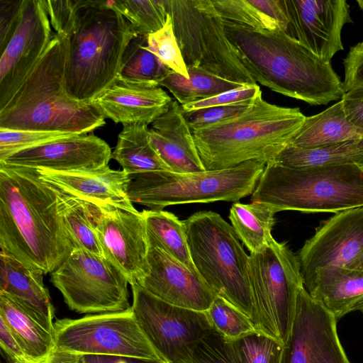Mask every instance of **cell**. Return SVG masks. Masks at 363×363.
I'll use <instances>...</instances> for the list:
<instances>
[{"label": "cell", "instance_id": "1", "mask_svg": "<svg viewBox=\"0 0 363 363\" xmlns=\"http://www.w3.org/2000/svg\"><path fill=\"white\" fill-rule=\"evenodd\" d=\"M0 248L43 274L73 250L57 192L35 169L0 164Z\"/></svg>", "mask_w": 363, "mask_h": 363}, {"label": "cell", "instance_id": "2", "mask_svg": "<svg viewBox=\"0 0 363 363\" xmlns=\"http://www.w3.org/2000/svg\"><path fill=\"white\" fill-rule=\"evenodd\" d=\"M236 55L256 83L311 105L342 99L343 82L325 62L283 30H252L224 21Z\"/></svg>", "mask_w": 363, "mask_h": 363}, {"label": "cell", "instance_id": "3", "mask_svg": "<svg viewBox=\"0 0 363 363\" xmlns=\"http://www.w3.org/2000/svg\"><path fill=\"white\" fill-rule=\"evenodd\" d=\"M67 38L56 33L36 65L6 105L0 128L83 135L105 124L90 103L69 96L65 84Z\"/></svg>", "mask_w": 363, "mask_h": 363}, {"label": "cell", "instance_id": "4", "mask_svg": "<svg viewBox=\"0 0 363 363\" xmlns=\"http://www.w3.org/2000/svg\"><path fill=\"white\" fill-rule=\"evenodd\" d=\"M305 118L298 108L270 104L261 94L242 113L191 132L205 169H223L251 160L272 162Z\"/></svg>", "mask_w": 363, "mask_h": 363}, {"label": "cell", "instance_id": "5", "mask_svg": "<svg viewBox=\"0 0 363 363\" xmlns=\"http://www.w3.org/2000/svg\"><path fill=\"white\" fill-rule=\"evenodd\" d=\"M137 35L118 11L104 0H84L67 38L65 89L90 102L119 75L123 56Z\"/></svg>", "mask_w": 363, "mask_h": 363}, {"label": "cell", "instance_id": "6", "mask_svg": "<svg viewBox=\"0 0 363 363\" xmlns=\"http://www.w3.org/2000/svg\"><path fill=\"white\" fill-rule=\"evenodd\" d=\"M252 202L275 213H337L363 206V167L357 164L291 168L267 163Z\"/></svg>", "mask_w": 363, "mask_h": 363}, {"label": "cell", "instance_id": "7", "mask_svg": "<svg viewBox=\"0 0 363 363\" xmlns=\"http://www.w3.org/2000/svg\"><path fill=\"white\" fill-rule=\"evenodd\" d=\"M183 221L190 256L198 274L217 296L238 308L254 324L249 255L233 226L212 211L196 213Z\"/></svg>", "mask_w": 363, "mask_h": 363}, {"label": "cell", "instance_id": "8", "mask_svg": "<svg viewBox=\"0 0 363 363\" xmlns=\"http://www.w3.org/2000/svg\"><path fill=\"white\" fill-rule=\"evenodd\" d=\"M265 165L264 161L251 160L201 172L160 170L128 174L127 194L132 203L155 211L176 204L238 201L253 193Z\"/></svg>", "mask_w": 363, "mask_h": 363}, {"label": "cell", "instance_id": "9", "mask_svg": "<svg viewBox=\"0 0 363 363\" xmlns=\"http://www.w3.org/2000/svg\"><path fill=\"white\" fill-rule=\"evenodd\" d=\"M187 67L241 85L257 84L239 60L211 0H164Z\"/></svg>", "mask_w": 363, "mask_h": 363}, {"label": "cell", "instance_id": "10", "mask_svg": "<svg viewBox=\"0 0 363 363\" xmlns=\"http://www.w3.org/2000/svg\"><path fill=\"white\" fill-rule=\"evenodd\" d=\"M248 277L255 309L254 325L284 345L290 333L297 296L303 287L298 257L274 238L250 253Z\"/></svg>", "mask_w": 363, "mask_h": 363}, {"label": "cell", "instance_id": "11", "mask_svg": "<svg viewBox=\"0 0 363 363\" xmlns=\"http://www.w3.org/2000/svg\"><path fill=\"white\" fill-rule=\"evenodd\" d=\"M50 281L69 308L78 313L117 312L131 307L124 274L112 262L81 248L73 249L50 273Z\"/></svg>", "mask_w": 363, "mask_h": 363}, {"label": "cell", "instance_id": "12", "mask_svg": "<svg viewBox=\"0 0 363 363\" xmlns=\"http://www.w3.org/2000/svg\"><path fill=\"white\" fill-rule=\"evenodd\" d=\"M55 348L73 353L112 355L164 363L150 343L131 307L54 323Z\"/></svg>", "mask_w": 363, "mask_h": 363}, {"label": "cell", "instance_id": "13", "mask_svg": "<svg viewBox=\"0 0 363 363\" xmlns=\"http://www.w3.org/2000/svg\"><path fill=\"white\" fill-rule=\"evenodd\" d=\"M131 308L143 333L164 363H191L196 344L214 331L206 311L168 303L137 283Z\"/></svg>", "mask_w": 363, "mask_h": 363}, {"label": "cell", "instance_id": "14", "mask_svg": "<svg viewBox=\"0 0 363 363\" xmlns=\"http://www.w3.org/2000/svg\"><path fill=\"white\" fill-rule=\"evenodd\" d=\"M280 363H350L337 333V320L302 287Z\"/></svg>", "mask_w": 363, "mask_h": 363}, {"label": "cell", "instance_id": "15", "mask_svg": "<svg viewBox=\"0 0 363 363\" xmlns=\"http://www.w3.org/2000/svg\"><path fill=\"white\" fill-rule=\"evenodd\" d=\"M53 34L45 0H23L17 28L0 53V109L43 55Z\"/></svg>", "mask_w": 363, "mask_h": 363}, {"label": "cell", "instance_id": "16", "mask_svg": "<svg viewBox=\"0 0 363 363\" xmlns=\"http://www.w3.org/2000/svg\"><path fill=\"white\" fill-rule=\"evenodd\" d=\"M363 250V206L335 213L299 250L303 286L318 271L348 268Z\"/></svg>", "mask_w": 363, "mask_h": 363}, {"label": "cell", "instance_id": "17", "mask_svg": "<svg viewBox=\"0 0 363 363\" xmlns=\"http://www.w3.org/2000/svg\"><path fill=\"white\" fill-rule=\"evenodd\" d=\"M286 33L321 60L330 62L343 50L341 32L352 23L345 0H281Z\"/></svg>", "mask_w": 363, "mask_h": 363}, {"label": "cell", "instance_id": "18", "mask_svg": "<svg viewBox=\"0 0 363 363\" xmlns=\"http://www.w3.org/2000/svg\"><path fill=\"white\" fill-rule=\"evenodd\" d=\"M97 234L103 256L120 269L130 285L147 269L149 244L142 212L101 208Z\"/></svg>", "mask_w": 363, "mask_h": 363}, {"label": "cell", "instance_id": "19", "mask_svg": "<svg viewBox=\"0 0 363 363\" xmlns=\"http://www.w3.org/2000/svg\"><path fill=\"white\" fill-rule=\"evenodd\" d=\"M136 283L168 303L198 311H206L217 296L198 272L158 247H149L147 272Z\"/></svg>", "mask_w": 363, "mask_h": 363}, {"label": "cell", "instance_id": "20", "mask_svg": "<svg viewBox=\"0 0 363 363\" xmlns=\"http://www.w3.org/2000/svg\"><path fill=\"white\" fill-rule=\"evenodd\" d=\"M111 155L104 140L89 133L20 151L0 164L58 172L94 170L108 166Z\"/></svg>", "mask_w": 363, "mask_h": 363}, {"label": "cell", "instance_id": "21", "mask_svg": "<svg viewBox=\"0 0 363 363\" xmlns=\"http://www.w3.org/2000/svg\"><path fill=\"white\" fill-rule=\"evenodd\" d=\"M173 100L156 82L135 81L118 75L90 103L116 123L152 124Z\"/></svg>", "mask_w": 363, "mask_h": 363}, {"label": "cell", "instance_id": "22", "mask_svg": "<svg viewBox=\"0 0 363 363\" xmlns=\"http://www.w3.org/2000/svg\"><path fill=\"white\" fill-rule=\"evenodd\" d=\"M50 186L100 208L113 206L138 211L127 194L128 174L108 166L94 170L52 171L35 169Z\"/></svg>", "mask_w": 363, "mask_h": 363}, {"label": "cell", "instance_id": "23", "mask_svg": "<svg viewBox=\"0 0 363 363\" xmlns=\"http://www.w3.org/2000/svg\"><path fill=\"white\" fill-rule=\"evenodd\" d=\"M149 133L153 147L171 172L206 171L191 130L177 100H173L167 111L152 123Z\"/></svg>", "mask_w": 363, "mask_h": 363}, {"label": "cell", "instance_id": "24", "mask_svg": "<svg viewBox=\"0 0 363 363\" xmlns=\"http://www.w3.org/2000/svg\"><path fill=\"white\" fill-rule=\"evenodd\" d=\"M303 287L337 320L363 312V272L330 267L318 271Z\"/></svg>", "mask_w": 363, "mask_h": 363}, {"label": "cell", "instance_id": "25", "mask_svg": "<svg viewBox=\"0 0 363 363\" xmlns=\"http://www.w3.org/2000/svg\"><path fill=\"white\" fill-rule=\"evenodd\" d=\"M0 318L12 330L30 363L43 362L55 350L54 323L1 292Z\"/></svg>", "mask_w": 363, "mask_h": 363}, {"label": "cell", "instance_id": "26", "mask_svg": "<svg viewBox=\"0 0 363 363\" xmlns=\"http://www.w3.org/2000/svg\"><path fill=\"white\" fill-rule=\"evenodd\" d=\"M43 275L0 251V292L20 301L54 323L55 309Z\"/></svg>", "mask_w": 363, "mask_h": 363}, {"label": "cell", "instance_id": "27", "mask_svg": "<svg viewBox=\"0 0 363 363\" xmlns=\"http://www.w3.org/2000/svg\"><path fill=\"white\" fill-rule=\"evenodd\" d=\"M360 138L363 129L347 119L340 100L316 115L306 117L289 146L309 149Z\"/></svg>", "mask_w": 363, "mask_h": 363}, {"label": "cell", "instance_id": "28", "mask_svg": "<svg viewBox=\"0 0 363 363\" xmlns=\"http://www.w3.org/2000/svg\"><path fill=\"white\" fill-rule=\"evenodd\" d=\"M111 159L115 160L128 175L170 171L151 143L147 125L143 123L123 125Z\"/></svg>", "mask_w": 363, "mask_h": 363}, {"label": "cell", "instance_id": "29", "mask_svg": "<svg viewBox=\"0 0 363 363\" xmlns=\"http://www.w3.org/2000/svg\"><path fill=\"white\" fill-rule=\"evenodd\" d=\"M222 18L245 28L286 31L287 18L281 0L212 1Z\"/></svg>", "mask_w": 363, "mask_h": 363}, {"label": "cell", "instance_id": "30", "mask_svg": "<svg viewBox=\"0 0 363 363\" xmlns=\"http://www.w3.org/2000/svg\"><path fill=\"white\" fill-rule=\"evenodd\" d=\"M55 189L59 212L73 249H84L104 257L97 234L101 208Z\"/></svg>", "mask_w": 363, "mask_h": 363}, {"label": "cell", "instance_id": "31", "mask_svg": "<svg viewBox=\"0 0 363 363\" xmlns=\"http://www.w3.org/2000/svg\"><path fill=\"white\" fill-rule=\"evenodd\" d=\"M272 162L291 168L344 164L363 167V138L309 149L288 145Z\"/></svg>", "mask_w": 363, "mask_h": 363}, {"label": "cell", "instance_id": "32", "mask_svg": "<svg viewBox=\"0 0 363 363\" xmlns=\"http://www.w3.org/2000/svg\"><path fill=\"white\" fill-rule=\"evenodd\" d=\"M141 212L145 221L149 247L162 250L188 269L196 272L190 256L184 221L163 210Z\"/></svg>", "mask_w": 363, "mask_h": 363}, {"label": "cell", "instance_id": "33", "mask_svg": "<svg viewBox=\"0 0 363 363\" xmlns=\"http://www.w3.org/2000/svg\"><path fill=\"white\" fill-rule=\"evenodd\" d=\"M275 213L271 207L261 203L235 202L232 205L229 215L232 226L250 253L262 250L273 239Z\"/></svg>", "mask_w": 363, "mask_h": 363}, {"label": "cell", "instance_id": "34", "mask_svg": "<svg viewBox=\"0 0 363 363\" xmlns=\"http://www.w3.org/2000/svg\"><path fill=\"white\" fill-rule=\"evenodd\" d=\"M187 69L188 79L170 71L158 82L160 86L165 87L172 93L180 105L208 99L244 86L200 69L187 67Z\"/></svg>", "mask_w": 363, "mask_h": 363}, {"label": "cell", "instance_id": "35", "mask_svg": "<svg viewBox=\"0 0 363 363\" xmlns=\"http://www.w3.org/2000/svg\"><path fill=\"white\" fill-rule=\"evenodd\" d=\"M147 35H137L126 48L119 75L144 82H159L171 70L149 49Z\"/></svg>", "mask_w": 363, "mask_h": 363}, {"label": "cell", "instance_id": "36", "mask_svg": "<svg viewBox=\"0 0 363 363\" xmlns=\"http://www.w3.org/2000/svg\"><path fill=\"white\" fill-rule=\"evenodd\" d=\"M106 4L128 20L137 35L158 31L164 26L169 14L164 0H106Z\"/></svg>", "mask_w": 363, "mask_h": 363}, {"label": "cell", "instance_id": "37", "mask_svg": "<svg viewBox=\"0 0 363 363\" xmlns=\"http://www.w3.org/2000/svg\"><path fill=\"white\" fill-rule=\"evenodd\" d=\"M228 343L235 363H280L284 345L257 330Z\"/></svg>", "mask_w": 363, "mask_h": 363}, {"label": "cell", "instance_id": "38", "mask_svg": "<svg viewBox=\"0 0 363 363\" xmlns=\"http://www.w3.org/2000/svg\"><path fill=\"white\" fill-rule=\"evenodd\" d=\"M206 312L215 330L228 340L256 330L246 314L220 296H216Z\"/></svg>", "mask_w": 363, "mask_h": 363}, {"label": "cell", "instance_id": "39", "mask_svg": "<svg viewBox=\"0 0 363 363\" xmlns=\"http://www.w3.org/2000/svg\"><path fill=\"white\" fill-rule=\"evenodd\" d=\"M147 38L150 50L166 67L186 79L189 78L187 67L183 59L169 13L164 26L158 31L148 35Z\"/></svg>", "mask_w": 363, "mask_h": 363}, {"label": "cell", "instance_id": "40", "mask_svg": "<svg viewBox=\"0 0 363 363\" xmlns=\"http://www.w3.org/2000/svg\"><path fill=\"white\" fill-rule=\"evenodd\" d=\"M79 134L60 131L0 128V162L20 151Z\"/></svg>", "mask_w": 363, "mask_h": 363}, {"label": "cell", "instance_id": "41", "mask_svg": "<svg viewBox=\"0 0 363 363\" xmlns=\"http://www.w3.org/2000/svg\"><path fill=\"white\" fill-rule=\"evenodd\" d=\"M191 363H235L228 340L214 330L203 337L192 351Z\"/></svg>", "mask_w": 363, "mask_h": 363}, {"label": "cell", "instance_id": "42", "mask_svg": "<svg viewBox=\"0 0 363 363\" xmlns=\"http://www.w3.org/2000/svg\"><path fill=\"white\" fill-rule=\"evenodd\" d=\"M255 99L234 104L212 106L183 113L189 126L193 130L221 122L242 113L252 105Z\"/></svg>", "mask_w": 363, "mask_h": 363}, {"label": "cell", "instance_id": "43", "mask_svg": "<svg viewBox=\"0 0 363 363\" xmlns=\"http://www.w3.org/2000/svg\"><path fill=\"white\" fill-rule=\"evenodd\" d=\"M83 3L84 0L45 1L50 24L57 34L65 38L69 35Z\"/></svg>", "mask_w": 363, "mask_h": 363}, {"label": "cell", "instance_id": "44", "mask_svg": "<svg viewBox=\"0 0 363 363\" xmlns=\"http://www.w3.org/2000/svg\"><path fill=\"white\" fill-rule=\"evenodd\" d=\"M261 94L262 91L257 84H246L241 87L222 92L211 98L180 105V106L184 113L190 112L203 108L250 101L257 98Z\"/></svg>", "mask_w": 363, "mask_h": 363}, {"label": "cell", "instance_id": "45", "mask_svg": "<svg viewBox=\"0 0 363 363\" xmlns=\"http://www.w3.org/2000/svg\"><path fill=\"white\" fill-rule=\"evenodd\" d=\"M23 4V0H0V53L17 28Z\"/></svg>", "mask_w": 363, "mask_h": 363}, {"label": "cell", "instance_id": "46", "mask_svg": "<svg viewBox=\"0 0 363 363\" xmlns=\"http://www.w3.org/2000/svg\"><path fill=\"white\" fill-rule=\"evenodd\" d=\"M345 77L343 87L345 93L363 85V41L351 47L343 60Z\"/></svg>", "mask_w": 363, "mask_h": 363}, {"label": "cell", "instance_id": "47", "mask_svg": "<svg viewBox=\"0 0 363 363\" xmlns=\"http://www.w3.org/2000/svg\"><path fill=\"white\" fill-rule=\"evenodd\" d=\"M341 101L347 119L356 127L363 129V85L345 92Z\"/></svg>", "mask_w": 363, "mask_h": 363}, {"label": "cell", "instance_id": "48", "mask_svg": "<svg viewBox=\"0 0 363 363\" xmlns=\"http://www.w3.org/2000/svg\"><path fill=\"white\" fill-rule=\"evenodd\" d=\"M0 346L11 363L30 362L15 334L2 318H0Z\"/></svg>", "mask_w": 363, "mask_h": 363}, {"label": "cell", "instance_id": "49", "mask_svg": "<svg viewBox=\"0 0 363 363\" xmlns=\"http://www.w3.org/2000/svg\"><path fill=\"white\" fill-rule=\"evenodd\" d=\"M39 363H86V362L83 354L55 349L45 360Z\"/></svg>", "mask_w": 363, "mask_h": 363}, {"label": "cell", "instance_id": "50", "mask_svg": "<svg viewBox=\"0 0 363 363\" xmlns=\"http://www.w3.org/2000/svg\"><path fill=\"white\" fill-rule=\"evenodd\" d=\"M84 359L86 363H155L135 358L102 354L84 355Z\"/></svg>", "mask_w": 363, "mask_h": 363}, {"label": "cell", "instance_id": "51", "mask_svg": "<svg viewBox=\"0 0 363 363\" xmlns=\"http://www.w3.org/2000/svg\"><path fill=\"white\" fill-rule=\"evenodd\" d=\"M347 269H356L363 272V250L356 259L351 263Z\"/></svg>", "mask_w": 363, "mask_h": 363}, {"label": "cell", "instance_id": "52", "mask_svg": "<svg viewBox=\"0 0 363 363\" xmlns=\"http://www.w3.org/2000/svg\"><path fill=\"white\" fill-rule=\"evenodd\" d=\"M357 3L358 4L359 8L363 10V0H357Z\"/></svg>", "mask_w": 363, "mask_h": 363}]
</instances>
